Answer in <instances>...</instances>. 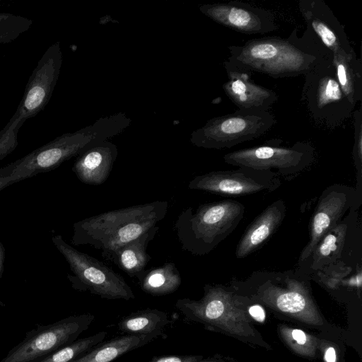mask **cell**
<instances>
[{"mask_svg":"<svg viewBox=\"0 0 362 362\" xmlns=\"http://www.w3.org/2000/svg\"><path fill=\"white\" fill-rule=\"evenodd\" d=\"M286 216L281 199L269 205L247 227L235 249L238 259L245 258L258 250L279 228Z\"/></svg>","mask_w":362,"mask_h":362,"instance_id":"cell-17","label":"cell"},{"mask_svg":"<svg viewBox=\"0 0 362 362\" xmlns=\"http://www.w3.org/2000/svg\"><path fill=\"white\" fill-rule=\"evenodd\" d=\"M299 11L306 30L332 55L350 54L354 52L344 28L322 0H300Z\"/></svg>","mask_w":362,"mask_h":362,"instance_id":"cell-14","label":"cell"},{"mask_svg":"<svg viewBox=\"0 0 362 362\" xmlns=\"http://www.w3.org/2000/svg\"><path fill=\"white\" fill-rule=\"evenodd\" d=\"M249 313L250 315L258 322H263L265 315L262 307L259 305H253L250 308Z\"/></svg>","mask_w":362,"mask_h":362,"instance_id":"cell-29","label":"cell"},{"mask_svg":"<svg viewBox=\"0 0 362 362\" xmlns=\"http://www.w3.org/2000/svg\"><path fill=\"white\" fill-rule=\"evenodd\" d=\"M159 226H156L139 238L118 248L109 258L129 276H136L144 270L151 259L146 250L154 238Z\"/></svg>","mask_w":362,"mask_h":362,"instance_id":"cell-18","label":"cell"},{"mask_svg":"<svg viewBox=\"0 0 362 362\" xmlns=\"http://www.w3.org/2000/svg\"><path fill=\"white\" fill-rule=\"evenodd\" d=\"M244 205L233 199L188 206L179 214L173 230L183 250L202 256L210 253L239 225Z\"/></svg>","mask_w":362,"mask_h":362,"instance_id":"cell-4","label":"cell"},{"mask_svg":"<svg viewBox=\"0 0 362 362\" xmlns=\"http://www.w3.org/2000/svg\"><path fill=\"white\" fill-rule=\"evenodd\" d=\"M337 81L344 94L356 106L362 99V65L355 52L332 57Z\"/></svg>","mask_w":362,"mask_h":362,"instance_id":"cell-20","label":"cell"},{"mask_svg":"<svg viewBox=\"0 0 362 362\" xmlns=\"http://www.w3.org/2000/svg\"><path fill=\"white\" fill-rule=\"evenodd\" d=\"M33 21L10 13L0 12V45L9 43L28 31Z\"/></svg>","mask_w":362,"mask_h":362,"instance_id":"cell-25","label":"cell"},{"mask_svg":"<svg viewBox=\"0 0 362 362\" xmlns=\"http://www.w3.org/2000/svg\"><path fill=\"white\" fill-rule=\"evenodd\" d=\"M136 278L142 291L154 296L174 293L182 281L180 272L174 262H165L160 267L144 269Z\"/></svg>","mask_w":362,"mask_h":362,"instance_id":"cell-21","label":"cell"},{"mask_svg":"<svg viewBox=\"0 0 362 362\" xmlns=\"http://www.w3.org/2000/svg\"><path fill=\"white\" fill-rule=\"evenodd\" d=\"M325 358L327 362H335L336 354L334 348H329L325 355Z\"/></svg>","mask_w":362,"mask_h":362,"instance_id":"cell-32","label":"cell"},{"mask_svg":"<svg viewBox=\"0 0 362 362\" xmlns=\"http://www.w3.org/2000/svg\"><path fill=\"white\" fill-rule=\"evenodd\" d=\"M354 144L353 147V158L358 175L362 171V112L361 107L353 112Z\"/></svg>","mask_w":362,"mask_h":362,"instance_id":"cell-26","label":"cell"},{"mask_svg":"<svg viewBox=\"0 0 362 362\" xmlns=\"http://www.w3.org/2000/svg\"><path fill=\"white\" fill-rule=\"evenodd\" d=\"M356 197V189L344 185L334 184L322 192L310 219L309 241L301 252L299 262L308 259L321 238L341 221Z\"/></svg>","mask_w":362,"mask_h":362,"instance_id":"cell-12","label":"cell"},{"mask_svg":"<svg viewBox=\"0 0 362 362\" xmlns=\"http://www.w3.org/2000/svg\"><path fill=\"white\" fill-rule=\"evenodd\" d=\"M124 130L122 121L114 115L73 133H66L25 156L0 168V191L37 174L58 168L96 144L107 141Z\"/></svg>","mask_w":362,"mask_h":362,"instance_id":"cell-3","label":"cell"},{"mask_svg":"<svg viewBox=\"0 0 362 362\" xmlns=\"http://www.w3.org/2000/svg\"><path fill=\"white\" fill-rule=\"evenodd\" d=\"M276 123L269 111L237 110L233 113L210 119L194 131L190 141L197 147L230 148L261 137Z\"/></svg>","mask_w":362,"mask_h":362,"instance_id":"cell-8","label":"cell"},{"mask_svg":"<svg viewBox=\"0 0 362 362\" xmlns=\"http://www.w3.org/2000/svg\"><path fill=\"white\" fill-rule=\"evenodd\" d=\"M106 335V332H100L93 335L77 339L35 362H72L103 342Z\"/></svg>","mask_w":362,"mask_h":362,"instance_id":"cell-24","label":"cell"},{"mask_svg":"<svg viewBox=\"0 0 362 362\" xmlns=\"http://www.w3.org/2000/svg\"><path fill=\"white\" fill-rule=\"evenodd\" d=\"M6 257V250L4 245L0 241V279L2 277L4 271V262Z\"/></svg>","mask_w":362,"mask_h":362,"instance_id":"cell-31","label":"cell"},{"mask_svg":"<svg viewBox=\"0 0 362 362\" xmlns=\"http://www.w3.org/2000/svg\"><path fill=\"white\" fill-rule=\"evenodd\" d=\"M117 156V148L105 141L90 147L78 156L72 171L83 183L100 185L108 178Z\"/></svg>","mask_w":362,"mask_h":362,"instance_id":"cell-16","label":"cell"},{"mask_svg":"<svg viewBox=\"0 0 362 362\" xmlns=\"http://www.w3.org/2000/svg\"><path fill=\"white\" fill-rule=\"evenodd\" d=\"M305 298L303 296L294 291L281 293L276 299L277 307L283 312L298 313L305 306Z\"/></svg>","mask_w":362,"mask_h":362,"instance_id":"cell-27","label":"cell"},{"mask_svg":"<svg viewBox=\"0 0 362 362\" xmlns=\"http://www.w3.org/2000/svg\"><path fill=\"white\" fill-rule=\"evenodd\" d=\"M226 62L240 69L266 74L274 78L306 75L332 62V55L305 30L298 37L295 28L288 37L269 36L230 45Z\"/></svg>","mask_w":362,"mask_h":362,"instance_id":"cell-1","label":"cell"},{"mask_svg":"<svg viewBox=\"0 0 362 362\" xmlns=\"http://www.w3.org/2000/svg\"><path fill=\"white\" fill-rule=\"evenodd\" d=\"M224 67L228 81L223 83V89L238 110L269 111L277 102V94L253 82L251 72L235 67L226 61Z\"/></svg>","mask_w":362,"mask_h":362,"instance_id":"cell-15","label":"cell"},{"mask_svg":"<svg viewBox=\"0 0 362 362\" xmlns=\"http://www.w3.org/2000/svg\"><path fill=\"white\" fill-rule=\"evenodd\" d=\"M62 64V52L60 43L57 42L47 48L38 61L16 112L0 132V160L18 146V133L25 120L41 112L49 103Z\"/></svg>","mask_w":362,"mask_h":362,"instance_id":"cell-5","label":"cell"},{"mask_svg":"<svg viewBox=\"0 0 362 362\" xmlns=\"http://www.w3.org/2000/svg\"><path fill=\"white\" fill-rule=\"evenodd\" d=\"M199 357L187 355H166L153 357L147 362H198Z\"/></svg>","mask_w":362,"mask_h":362,"instance_id":"cell-28","label":"cell"},{"mask_svg":"<svg viewBox=\"0 0 362 362\" xmlns=\"http://www.w3.org/2000/svg\"><path fill=\"white\" fill-rule=\"evenodd\" d=\"M95 319L92 314L71 315L27 333L0 362H35L77 340Z\"/></svg>","mask_w":362,"mask_h":362,"instance_id":"cell-10","label":"cell"},{"mask_svg":"<svg viewBox=\"0 0 362 362\" xmlns=\"http://www.w3.org/2000/svg\"><path fill=\"white\" fill-rule=\"evenodd\" d=\"M282 141L274 139L262 145L226 153L224 161L239 168L270 170L279 176H295L309 167L315 159L313 146L297 141L291 146H282Z\"/></svg>","mask_w":362,"mask_h":362,"instance_id":"cell-9","label":"cell"},{"mask_svg":"<svg viewBox=\"0 0 362 362\" xmlns=\"http://www.w3.org/2000/svg\"><path fill=\"white\" fill-rule=\"evenodd\" d=\"M199 10L216 23L243 34H266L278 29L272 11L241 1L204 4Z\"/></svg>","mask_w":362,"mask_h":362,"instance_id":"cell-13","label":"cell"},{"mask_svg":"<svg viewBox=\"0 0 362 362\" xmlns=\"http://www.w3.org/2000/svg\"><path fill=\"white\" fill-rule=\"evenodd\" d=\"M347 228V223L340 221L321 238L309 257L312 270H322L341 257Z\"/></svg>","mask_w":362,"mask_h":362,"instance_id":"cell-22","label":"cell"},{"mask_svg":"<svg viewBox=\"0 0 362 362\" xmlns=\"http://www.w3.org/2000/svg\"><path fill=\"white\" fill-rule=\"evenodd\" d=\"M52 241L64 256L72 274H68L71 286L80 291H88L107 300L135 298L134 293L124 279L101 261L78 251L68 244L61 235Z\"/></svg>","mask_w":362,"mask_h":362,"instance_id":"cell-6","label":"cell"},{"mask_svg":"<svg viewBox=\"0 0 362 362\" xmlns=\"http://www.w3.org/2000/svg\"><path fill=\"white\" fill-rule=\"evenodd\" d=\"M161 334H124L101 342L81 358L72 362H111L122 355L143 346Z\"/></svg>","mask_w":362,"mask_h":362,"instance_id":"cell-19","label":"cell"},{"mask_svg":"<svg viewBox=\"0 0 362 362\" xmlns=\"http://www.w3.org/2000/svg\"><path fill=\"white\" fill-rule=\"evenodd\" d=\"M293 338L299 344H304L306 341L305 333L300 329H294L292 332Z\"/></svg>","mask_w":362,"mask_h":362,"instance_id":"cell-30","label":"cell"},{"mask_svg":"<svg viewBox=\"0 0 362 362\" xmlns=\"http://www.w3.org/2000/svg\"><path fill=\"white\" fill-rule=\"evenodd\" d=\"M168 209V201H154L86 218L74 223L71 243L100 250L108 260L118 248L156 226Z\"/></svg>","mask_w":362,"mask_h":362,"instance_id":"cell-2","label":"cell"},{"mask_svg":"<svg viewBox=\"0 0 362 362\" xmlns=\"http://www.w3.org/2000/svg\"><path fill=\"white\" fill-rule=\"evenodd\" d=\"M169 322L167 313L147 308L128 315L118 322L117 326L119 330L126 334H162L164 327Z\"/></svg>","mask_w":362,"mask_h":362,"instance_id":"cell-23","label":"cell"},{"mask_svg":"<svg viewBox=\"0 0 362 362\" xmlns=\"http://www.w3.org/2000/svg\"><path fill=\"white\" fill-rule=\"evenodd\" d=\"M280 185L279 177L273 171L239 168L196 176L189 182L188 188L221 196L240 197L272 192Z\"/></svg>","mask_w":362,"mask_h":362,"instance_id":"cell-11","label":"cell"},{"mask_svg":"<svg viewBox=\"0 0 362 362\" xmlns=\"http://www.w3.org/2000/svg\"><path fill=\"white\" fill-rule=\"evenodd\" d=\"M305 77L300 101L316 124L333 129L351 117L355 106L342 92L332 62Z\"/></svg>","mask_w":362,"mask_h":362,"instance_id":"cell-7","label":"cell"}]
</instances>
